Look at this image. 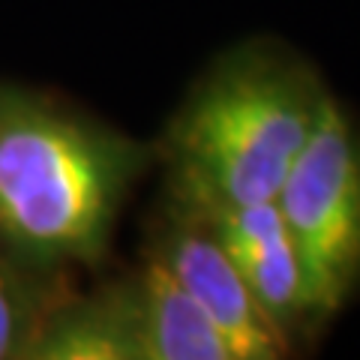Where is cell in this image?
I'll list each match as a JSON object with an SVG mask.
<instances>
[{"label": "cell", "mask_w": 360, "mask_h": 360, "mask_svg": "<svg viewBox=\"0 0 360 360\" xmlns=\"http://www.w3.org/2000/svg\"><path fill=\"white\" fill-rule=\"evenodd\" d=\"M150 148L18 87H0V246L58 274L99 264Z\"/></svg>", "instance_id": "obj_1"}, {"label": "cell", "mask_w": 360, "mask_h": 360, "mask_svg": "<svg viewBox=\"0 0 360 360\" xmlns=\"http://www.w3.org/2000/svg\"><path fill=\"white\" fill-rule=\"evenodd\" d=\"M328 96L312 66L279 45L229 51L165 129L168 195L189 205L276 201Z\"/></svg>", "instance_id": "obj_2"}, {"label": "cell", "mask_w": 360, "mask_h": 360, "mask_svg": "<svg viewBox=\"0 0 360 360\" xmlns=\"http://www.w3.org/2000/svg\"><path fill=\"white\" fill-rule=\"evenodd\" d=\"M315 319L324 321L360 288V129L328 96L309 141L276 193Z\"/></svg>", "instance_id": "obj_3"}, {"label": "cell", "mask_w": 360, "mask_h": 360, "mask_svg": "<svg viewBox=\"0 0 360 360\" xmlns=\"http://www.w3.org/2000/svg\"><path fill=\"white\" fill-rule=\"evenodd\" d=\"M148 255L205 309L225 336L234 360H274L291 348L255 303L250 285L213 238L207 222L180 201L168 198L165 219L156 225Z\"/></svg>", "instance_id": "obj_4"}, {"label": "cell", "mask_w": 360, "mask_h": 360, "mask_svg": "<svg viewBox=\"0 0 360 360\" xmlns=\"http://www.w3.org/2000/svg\"><path fill=\"white\" fill-rule=\"evenodd\" d=\"M180 205L207 222L213 238L219 240L225 255L243 276V283L250 285L255 303L288 340V345L295 333L319 324L300 252L276 201H264V205H189V201H180Z\"/></svg>", "instance_id": "obj_5"}, {"label": "cell", "mask_w": 360, "mask_h": 360, "mask_svg": "<svg viewBox=\"0 0 360 360\" xmlns=\"http://www.w3.org/2000/svg\"><path fill=\"white\" fill-rule=\"evenodd\" d=\"M120 285L139 360H234L217 324L156 258L144 255Z\"/></svg>", "instance_id": "obj_6"}, {"label": "cell", "mask_w": 360, "mask_h": 360, "mask_svg": "<svg viewBox=\"0 0 360 360\" xmlns=\"http://www.w3.org/2000/svg\"><path fill=\"white\" fill-rule=\"evenodd\" d=\"M30 360H139L120 279L90 297L60 300L49 312Z\"/></svg>", "instance_id": "obj_7"}, {"label": "cell", "mask_w": 360, "mask_h": 360, "mask_svg": "<svg viewBox=\"0 0 360 360\" xmlns=\"http://www.w3.org/2000/svg\"><path fill=\"white\" fill-rule=\"evenodd\" d=\"M60 303L45 270L21 264L0 246V360L27 357L49 312Z\"/></svg>", "instance_id": "obj_8"}]
</instances>
